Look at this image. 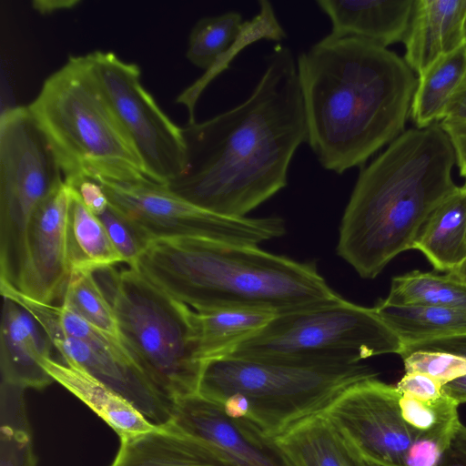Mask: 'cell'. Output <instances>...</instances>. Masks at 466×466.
Listing matches in <instances>:
<instances>
[{
	"mask_svg": "<svg viewBox=\"0 0 466 466\" xmlns=\"http://www.w3.org/2000/svg\"><path fill=\"white\" fill-rule=\"evenodd\" d=\"M98 217L123 262L132 268L146 246L130 224L110 204Z\"/></svg>",
	"mask_w": 466,
	"mask_h": 466,
	"instance_id": "33",
	"label": "cell"
},
{
	"mask_svg": "<svg viewBox=\"0 0 466 466\" xmlns=\"http://www.w3.org/2000/svg\"><path fill=\"white\" fill-rule=\"evenodd\" d=\"M95 274L103 280L121 341L154 387L172 403L197 393L204 362L196 311L133 268Z\"/></svg>",
	"mask_w": 466,
	"mask_h": 466,
	"instance_id": "7",
	"label": "cell"
},
{
	"mask_svg": "<svg viewBox=\"0 0 466 466\" xmlns=\"http://www.w3.org/2000/svg\"><path fill=\"white\" fill-rule=\"evenodd\" d=\"M53 342L41 324L24 307L3 297L0 323V375L25 390H42L55 380L41 360L52 357Z\"/></svg>",
	"mask_w": 466,
	"mask_h": 466,
	"instance_id": "17",
	"label": "cell"
},
{
	"mask_svg": "<svg viewBox=\"0 0 466 466\" xmlns=\"http://www.w3.org/2000/svg\"><path fill=\"white\" fill-rule=\"evenodd\" d=\"M465 32H466V21H465Z\"/></svg>",
	"mask_w": 466,
	"mask_h": 466,
	"instance_id": "45",
	"label": "cell"
},
{
	"mask_svg": "<svg viewBox=\"0 0 466 466\" xmlns=\"http://www.w3.org/2000/svg\"><path fill=\"white\" fill-rule=\"evenodd\" d=\"M396 387L401 393L422 400H436L444 393L441 381L421 373H405Z\"/></svg>",
	"mask_w": 466,
	"mask_h": 466,
	"instance_id": "35",
	"label": "cell"
},
{
	"mask_svg": "<svg viewBox=\"0 0 466 466\" xmlns=\"http://www.w3.org/2000/svg\"><path fill=\"white\" fill-rule=\"evenodd\" d=\"M449 451L458 459L466 462V426L461 423Z\"/></svg>",
	"mask_w": 466,
	"mask_h": 466,
	"instance_id": "41",
	"label": "cell"
},
{
	"mask_svg": "<svg viewBox=\"0 0 466 466\" xmlns=\"http://www.w3.org/2000/svg\"><path fill=\"white\" fill-rule=\"evenodd\" d=\"M27 107L68 185L82 178L116 182L150 179L88 54L69 56L46 78Z\"/></svg>",
	"mask_w": 466,
	"mask_h": 466,
	"instance_id": "5",
	"label": "cell"
},
{
	"mask_svg": "<svg viewBox=\"0 0 466 466\" xmlns=\"http://www.w3.org/2000/svg\"><path fill=\"white\" fill-rule=\"evenodd\" d=\"M403 350L398 335L374 308L341 299L316 309L278 314L225 357L354 364L379 355H400Z\"/></svg>",
	"mask_w": 466,
	"mask_h": 466,
	"instance_id": "8",
	"label": "cell"
},
{
	"mask_svg": "<svg viewBox=\"0 0 466 466\" xmlns=\"http://www.w3.org/2000/svg\"><path fill=\"white\" fill-rule=\"evenodd\" d=\"M97 182L110 206L130 224L146 247L151 241L167 238H204L258 247L286 233L285 221L279 217L220 216L193 205L167 185L150 179Z\"/></svg>",
	"mask_w": 466,
	"mask_h": 466,
	"instance_id": "10",
	"label": "cell"
},
{
	"mask_svg": "<svg viewBox=\"0 0 466 466\" xmlns=\"http://www.w3.org/2000/svg\"><path fill=\"white\" fill-rule=\"evenodd\" d=\"M25 391L0 380V466H36Z\"/></svg>",
	"mask_w": 466,
	"mask_h": 466,
	"instance_id": "29",
	"label": "cell"
},
{
	"mask_svg": "<svg viewBox=\"0 0 466 466\" xmlns=\"http://www.w3.org/2000/svg\"><path fill=\"white\" fill-rule=\"evenodd\" d=\"M413 249L440 271H453L466 261V185L457 187L431 213Z\"/></svg>",
	"mask_w": 466,
	"mask_h": 466,
	"instance_id": "23",
	"label": "cell"
},
{
	"mask_svg": "<svg viewBox=\"0 0 466 466\" xmlns=\"http://www.w3.org/2000/svg\"><path fill=\"white\" fill-rule=\"evenodd\" d=\"M415 0H317L331 23L329 35L363 39L386 47L403 41Z\"/></svg>",
	"mask_w": 466,
	"mask_h": 466,
	"instance_id": "19",
	"label": "cell"
},
{
	"mask_svg": "<svg viewBox=\"0 0 466 466\" xmlns=\"http://www.w3.org/2000/svg\"><path fill=\"white\" fill-rule=\"evenodd\" d=\"M466 281V280H465Z\"/></svg>",
	"mask_w": 466,
	"mask_h": 466,
	"instance_id": "46",
	"label": "cell"
},
{
	"mask_svg": "<svg viewBox=\"0 0 466 466\" xmlns=\"http://www.w3.org/2000/svg\"><path fill=\"white\" fill-rule=\"evenodd\" d=\"M393 329L404 350L466 335V310L420 305H394L380 299L373 307Z\"/></svg>",
	"mask_w": 466,
	"mask_h": 466,
	"instance_id": "24",
	"label": "cell"
},
{
	"mask_svg": "<svg viewBox=\"0 0 466 466\" xmlns=\"http://www.w3.org/2000/svg\"><path fill=\"white\" fill-rule=\"evenodd\" d=\"M196 311L253 307L278 314L339 301L311 262H299L258 247L204 238L149 242L132 267Z\"/></svg>",
	"mask_w": 466,
	"mask_h": 466,
	"instance_id": "4",
	"label": "cell"
},
{
	"mask_svg": "<svg viewBox=\"0 0 466 466\" xmlns=\"http://www.w3.org/2000/svg\"><path fill=\"white\" fill-rule=\"evenodd\" d=\"M186 167L167 187L193 205L245 218L288 184L290 162L307 141L297 61L277 45L250 96L235 107L182 127Z\"/></svg>",
	"mask_w": 466,
	"mask_h": 466,
	"instance_id": "1",
	"label": "cell"
},
{
	"mask_svg": "<svg viewBox=\"0 0 466 466\" xmlns=\"http://www.w3.org/2000/svg\"><path fill=\"white\" fill-rule=\"evenodd\" d=\"M307 143L323 168L360 167L404 132L417 86L386 47L327 35L297 58Z\"/></svg>",
	"mask_w": 466,
	"mask_h": 466,
	"instance_id": "2",
	"label": "cell"
},
{
	"mask_svg": "<svg viewBox=\"0 0 466 466\" xmlns=\"http://www.w3.org/2000/svg\"><path fill=\"white\" fill-rule=\"evenodd\" d=\"M466 76V44L432 63L419 76L410 116L416 128L442 120L447 106Z\"/></svg>",
	"mask_w": 466,
	"mask_h": 466,
	"instance_id": "27",
	"label": "cell"
},
{
	"mask_svg": "<svg viewBox=\"0 0 466 466\" xmlns=\"http://www.w3.org/2000/svg\"><path fill=\"white\" fill-rule=\"evenodd\" d=\"M401 392L377 377L345 390L323 413L365 460L405 466V455L420 432L401 415Z\"/></svg>",
	"mask_w": 466,
	"mask_h": 466,
	"instance_id": "12",
	"label": "cell"
},
{
	"mask_svg": "<svg viewBox=\"0 0 466 466\" xmlns=\"http://www.w3.org/2000/svg\"><path fill=\"white\" fill-rule=\"evenodd\" d=\"M196 314L203 362L227 356L277 315L270 309L253 307H221L196 311Z\"/></svg>",
	"mask_w": 466,
	"mask_h": 466,
	"instance_id": "25",
	"label": "cell"
},
{
	"mask_svg": "<svg viewBox=\"0 0 466 466\" xmlns=\"http://www.w3.org/2000/svg\"><path fill=\"white\" fill-rule=\"evenodd\" d=\"M378 373L361 362L308 364L223 357L203 363L197 393L274 440L323 414L352 384Z\"/></svg>",
	"mask_w": 466,
	"mask_h": 466,
	"instance_id": "6",
	"label": "cell"
},
{
	"mask_svg": "<svg viewBox=\"0 0 466 466\" xmlns=\"http://www.w3.org/2000/svg\"><path fill=\"white\" fill-rule=\"evenodd\" d=\"M362 458V457H361ZM363 459V458H362ZM362 466H382L363 459Z\"/></svg>",
	"mask_w": 466,
	"mask_h": 466,
	"instance_id": "44",
	"label": "cell"
},
{
	"mask_svg": "<svg viewBox=\"0 0 466 466\" xmlns=\"http://www.w3.org/2000/svg\"><path fill=\"white\" fill-rule=\"evenodd\" d=\"M99 330L118 339L117 320L95 272L72 273L62 303Z\"/></svg>",
	"mask_w": 466,
	"mask_h": 466,
	"instance_id": "30",
	"label": "cell"
},
{
	"mask_svg": "<svg viewBox=\"0 0 466 466\" xmlns=\"http://www.w3.org/2000/svg\"><path fill=\"white\" fill-rule=\"evenodd\" d=\"M259 12L243 22L237 11L205 16L192 27L186 56L206 73L185 89L176 102L185 106L188 122H195L196 104L206 86L230 64L245 46L259 39L280 41L287 34L279 24L270 2L259 0Z\"/></svg>",
	"mask_w": 466,
	"mask_h": 466,
	"instance_id": "14",
	"label": "cell"
},
{
	"mask_svg": "<svg viewBox=\"0 0 466 466\" xmlns=\"http://www.w3.org/2000/svg\"><path fill=\"white\" fill-rule=\"evenodd\" d=\"M440 126L453 147L460 174L466 180V122L442 119Z\"/></svg>",
	"mask_w": 466,
	"mask_h": 466,
	"instance_id": "37",
	"label": "cell"
},
{
	"mask_svg": "<svg viewBox=\"0 0 466 466\" xmlns=\"http://www.w3.org/2000/svg\"><path fill=\"white\" fill-rule=\"evenodd\" d=\"M456 276L466 280V261L457 269L452 271Z\"/></svg>",
	"mask_w": 466,
	"mask_h": 466,
	"instance_id": "43",
	"label": "cell"
},
{
	"mask_svg": "<svg viewBox=\"0 0 466 466\" xmlns=\"http://www.w3.org/2000/svg\"><path fill=\"white\" fill-rule=\"evenodd\" d=\"M68 335L52 340L63 361L106 384L153 424L167 426L171 422L173 403L154 387L121 339L78 316L71 320Z\"/></svg>",
	"mask_w": 466,
	"mask_h": 466,
	"instance_id": "13",
	"label": "cell"
},
{
	"mask_svg": "<svg viewBox=\"0 0 466 466\" xmlns=\"http://www.w3.org/2000/svg\"><path fill=\"white\" fill-rule=\"evenodd\" d=\"M453 147L440 124L410 128L361 168L339 227L337 253L364 279L413 249L423 225L458 186Z\"/></svg>",
	"mask_w": 466,
	"mask_h": 466,
	"instance_id": "3",
	"label": "cell"
},
{
	"mask_svg": "<svg viewBox=\"0 0 466 466\" xmlns=\"http://www.w3.org/2000/svg\"><path fill=\"white\" fill-rule=\"evenodd\" d=\"M459 426L420 433L406 452L405 466H438L450 449Z\"/></svg>",
	"mask_w": 466,
	"mask_h": 466,
	"instance_id": "34",
	"label": "cell"
},
{
	"mask_svg": "<svg viewBox=\"0 0 466 466\" xmlns=\"http://www.w3.org/2000/svg\"><path fill=\"white\" fill-rule=\"evenodd\" d=\"M466 0H415L404 61L418 76L440 57L466 44Z\"/></svg>",
	"mask_w": 466,
	"mask_h": 466,
	"instance_id": "18",
	"label": "cell"
},
{
	"mask_svg": "<svg viewBox=\"0 0 466 466\" xmlns=\"http://www.w3.org/2000/svg\"><path fill=\"white\" fill-rule=\"evenodd\" d=\"M406 373L428 375L443 385L466 375V357L439 350L412 348L400 354Z\"/></svg>",
	"mask_w": 466,
	"mask_h": 466,
	"instance_id": "32",
	"label": "cell"
},
{
	"mask_svg": "<svg viewBox=\"0 0 466 466\" xmlns=\"http://www.w3.org/2000/svg\"><path fill=\"white\" fill-rule=\"evenodd\" d=\"M443 119L466 122V76L451 98Z\"/></svg>",
	"mask_w": 466,
	"mask_h": 466,
	"instance_id": "38",
	"label": "cell"
},
{
	"mask_svg": "<svg viewBox=\"0 0 466 466\" xmlns=\"http://www.w3.org/2000/svg\"><path fill=\"white\" fill-rule=\"evenodd\" d=\"M111 466H236L208 442L172 425L120 440Z\"/></svg>",
	"mask_w": 466,
	"mask_h": 466,
	"instance_id": "20",
	"label": "cell"
},
{
	"mask_svg": "<svg viewBox=\"0 0 466 466\" xmlns=\"http://www.w3.org/2000/svg\"><path fill=\"white\" fill-rule=\"evenodd\" d=\"M443 391L459 404L466 402V375L443 385Z\"/></svg>",
	"mask_w": 466,
	"mask_h": 466,
	"instance_id": "40",
	"label": "cell"
},
{
	"mask_svg": "<svg viewBox=\"0 0 466 466\" xmlns=\"http://www.w3.org/2000/svg\"><path fill=\"white\" fill-rule=\"evenodd\" d=\"M290 466H362L363 459L324 414L274 439Z\"/></svg>",
	"mask_w": 466,
	"mask_h": 466,
	"instance_id": "22",
	"label": "cell"
},
{
	"mask_svg": "<svg viewBox=\"0 0 466 466\" xmlns=\"http://www.w3.org/2000/svg\"><path fill=\"white\" fill-rule=\"evenodd\" d=\"M169 424L217 448L236 466H290L274 440L198 393L174 401Z\"/></svg>",
	"mask_w": 466,
	"mask_h": 466,
	"instance_id": "16",
	"label": "cell"
},
{
	"mask_svg": "<svg viewBox=\"0 0 466 466\" xmlns=\"http://www.w3.org/2000/svg\"><path fill=\"white\" fill-rule=\"evenodd\" d=\"M73 187L64 182L40 207L27 232L25 257L15 290L45 304L61 303L71 268L67 253V218Z\"/></svg>",
	"mask_w": 466,
	"mask_h": 466,
	"instance_id": "15",
	"label": "cell"
},
{
	"mask_svg": "<svg viewBox=\"0 0 466 466\" xmlns=\"http://www.w3.org/2000/svg\"><path fill=\"white\" fill-rule=\"evenodd\" d=\"M79 0H35L32 8L41 15H50L63 10L72 9L79 5Z\"/></svg>",
	"mask_w": 466,
	"mask_h": 466,
	"instance_id": "39",
	"label": "cell"
},
{
	"mask_svg": "<svg viewBox=\"0 0 466 466\" xmlns=\"http://www.w3.org/2000/svg\"><path fill=\"white\" fill-rule=\"evenodd\" d=\"M67 253L71 274L96 272L124 263L98 217L84 205L74 188L67 218Z\"/></svg>",
	"mask_w": 466,
	"mask_h": 466,
	"instance_id": "26",
	"label": "cell"
},
{
	"mask_svg": "<svg viewBox=\"0 0 466 466\" xmlns=\"http://www.w3.org/2000/svg\"><path fill=\"white\" fill-rule=\"evenodd\" d=\"M42 366L53 380L98 415L125 439L157 429L132 403L80 367L46 357Z\"/></svg>",
	"mask_w": 466,
	"mask_h": 466,
	"instance_id": "21",
	"label": "cell"
},
{
	"mask_svg": "<svg viewBox=\"0 0 466 466\" xmlns=\"http://www.w3.org/2000/svg\"><path fill=\"white\" fill-rule=\"evenodd\" d=\"M95 73L118 118L133 140L148 177L167 185L186 167L182 127L158 106L141 83L137 64L110 51L88 54Z\"/></svg>",
	"mask_w": 466,
	"mask_h": 466,
	"instance_id": "11",
	"label": "cell"
},
{
	"mask_svg": "<svg viewBox=\"0 0 466 466\" xmlns=\"http://www.w3.org/2000/svg\"><path fill=\"white\" fill-rule=\"evenodd\" d=\"M443 461L439 466H466V462L455 457L449 450L442 457Z\"/></svg>",
	"mask_w": 466,
	"mask_h": 466,
	"instance_id": "42",
	"label": "cell"
},
{
	"mask_svg": "<svg viewBox=\"0 0 466 466\" xmlns=\"http://www.w3.org/2000/svg\"><path fill=\"white\" fill-rule=\"evenodd\" d=\"M69 186L77 192L84 205L94 215H101L109 207L108 198L102 186L97 181L90 178H82Z\"/></svg>",
	"mask_w": 466,
	"mask_h": 466,
	"instance_id": "36",
	"label": "cell"
},
{
	"mask_svg": "<svg viewBox=\"0 0 466 466\" xmlns=\"http://www.w3.org/2000/svg\"><path fill=\"white\" fill-rule=\"evenodd\" d=\"M386 302L466 310V281L452 272L412 270L392 279Z\"/></svg>",
	"mask_w": 466,
	"mask_h": 466,
	"instance_id": "28",
	"label": "cell"
},
{
	"mask_svg": "<svg viewBox=\"0 0 466 466\" xmlns=\"http://www.w3.org/2000/svg\"><path fill=\"white\" fill-rule=\"evenodd\" d=\"M64 182L28 107L6 108L0 117V286L17 288L31 221Z\"/></svg>",
	"mask_w": 466,
	"mask_h": 466,
	"instance_id": "9",
	"label": "cell"
},
{
	"mask_svg": "<svg viewBox=\"0 0 466 466\" xmlns=\"http://www.w3.org/2000/svg\"><path fill=\"white\" fill-rule=\"evenodd\" d=\"M400 406L404 420L420 433L438 431L461 423L459 403L445 392L431 400H422L401 393Z\"/></svg>",
	"mask_w": 466,
	"mask_h": 466,
	"instance_id": "31",
	"label": "cell"
}]
</instances>
